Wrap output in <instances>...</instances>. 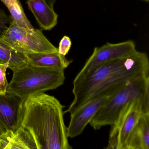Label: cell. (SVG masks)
<instances>
[{
	"instance_id": "8fae6325",
	"label": "cell",
	"mask_w": 149,
	"mask_h": 149,
	"mask_svg": "<svg viewBox=\"0 0 149 149\" xmlns=\"http://www.w3.org/2000/svg\"><path fill=\"white\" fill-rule=\"evenodd\" d=\"M125 149H149V113L140 116L128 137Z\"/></svg>"
},
{
	"instance_id": "d6986e66",
	"label": "cell",
	"mask_w": 149,
	"mask_h": 149,
	"mask_svg": "<svg viewBox=\"0 0 149 149\" xmlns=\"http://www.w3.org/2000/svg\"><path fill=\"white\" fill-rule=\"evenodd\" d=\"M7 130L0 124V139H3L7 134Z\"/></svg>"
},
{
	"instance_id": "3957f363",
	"label": "cell",
	"mask_w": 149,
	"mask_h": 149,
	"mask_svg": "<svg viewBox=\"0 0 149 149\" xmlns=\"http://www.w3.org/2000/svg\"><path fill=\"white\" fill-rule=\"evenodd\" d=\"M64 70L29 65L15 70L6 92L22 100L32 94L55 89L65 81Z\"/></svg>"
},
{
	"instance_id": "ba28073f",
	"label": "cell",
	"mask_w": 149,
	"mask_h": 149,
	"mask_svg": "<svg viewBox=\"0 0 149 149\" xmlns=\"http://www.w3.org/2000/svg\"><path fill=\"white\" fill-rule=\"evenodd\" d=\"M136 50V44L131 40L117 43L107 42L102 47H95L92 54L77 75L73 82L78 81L102 64L126 57Z\"/></svg>"
},
{
	"instance_id": "8992f818",
	"label": "cell",
	"mask_w": 149,
	"mask_h": 149,
	"mask_svg": "<svg viewBox=\"0 0 149 149\" xmlns=\"http://www.w3.org/2000/svg\"><path fill=\"white\" fill-rule=\"evenodd\" d=\"M149 113V97L129 103L111 125L107 149H125L126 142L140 116Z\"/></svg>"
},
{
	"instance_id": "7a4b0ae2",
	"label": "cell",
	"mask_w": 149,
	"mask_h": 149,
	"mask_svg": "<svg viewBox=\"0 0 149 149\" xmlns=\"http://www.w3.org/2000/svg\"><path fill=\"white\" fill-rule=\"evenodd\" d=\"M149 76L147 54L136 49L126 57L102 64L76 82H73L74 97L64 113L73 114L94 96L109 87Z\"/></svg>"
},
{
	"instance_id": "4fadbf2b",
	"label": "cell",
	"mask_w": 149,
	"mask_h": 149,
	"mask_svg": "<svg viewBox=\"0 0 149 149\" xmlns=\"http://www.w3.org/2000/svg\"><path fill=\"white\" fill-rule=\"evenodd\" d=\"M37 149L31 135L21 127L15 132H8L6 136L0 139V149Z\"/></svg>"
},
{
	"instance_id": "9a60e30c",
	"label": "cell",
	"mask_w": 149,
	"mask_h": 149,
	"mask_svg": "<svg viewBox=\"0 0 149 149\" xmlns=\"http://www.w3.org/2000/svg\"><path fill=\"white\" fill-rule=\"evenodd\" d=\"M7 7L11 14V19L18 26L28 29H34L26 16L19 0H1Z\"/></svg>"
},
{
	"instance_id": "6da1fadb",
	"label": "cell",
	"mask_w": 149,
	"mask_h": 149,
	"mask_svg": "<svg viewBox=\"0 0 149 149\" xmlns=\"http://www.w3.org/2000/svg\"><path fill=\"white\" fill-rule=\"evenodd\" d=\"M64 106L44 92L21 100L18 127L31 135L37 149H71L63 119Z\"/></svg>"
},
{
	"instance_id": "5bb4252c",
	"label": "cell",
	"mask_w": 149,
	"mask_h": 149,
	"mask_svg": "<svg viewBox=\"0 0 149 149\" xmlns=\"http://www.w3.org/2000/svg\"><path fill=\"white\" fill-rule=\"evenodd\" d=\"M0 61L3 63H8V68L13 71L28 65L25 54L13 50L1 42Z\"/></svg>"
},
{
	"instance_id": "9c48e42d",
	"label": "cell",
	"mask_w": 149,
	"mask_h": 149,
	"mask_svg": "<svg viewBox=\"0 0 149 149\" xmlns=\"http://www.w3.org/2000/svg\"><path fill=\"white\" fill-rule=\"evenodd\" d=\"M21 101L12 94H0V124L8 132H15L18 128Z\"/></svg>"
},
{
	"instance_id": "52a82bcc",
	"label": "cell",
	"mask_w": 149,
	"mask_h": 149,
	"mask_svg": "<svg viewBox=\"0 0 149 149\" xmlns=\"http://www.w3.org/2000/svg\"><path fill=\"white\" fill-rule=\"evenodd\" d=\"M129 82L118 84L107 88L92 97L71 114L70 122L67 127L68 138L75 137L81 134L101 107Z\"/></svg>"
},
{
	"instance_id": "ac0fdd59",
	"label": "cell",
	"mask_w": 149,
	"mask_h": 149,
	"mask_svg": "<svg viewBox=\"0 0 149 149\" xmlns=\"http://www.w3.org/2000/svg\"><path fill=\"white\" fill-rule=\"evenodd\" d=\"M11 17H8L5 13V11L0 9V36L5 32L11 23Z\"/></svg>"
},
{
	"instance_id": "7402d4cb",
	"label": "cell",
	"mask_w": 149,
	"mask_h": 149,
	"mask_svg": "<svg viewBox=\"0 0 149 149\" xmlns=\"http://www.w3.org/2000/svg\"><path fill=\"white\" fill-rule=\"evenodd\" d=\"M3 63L1 61H0V64H3Z\"/></svg>"
},
{
	"instance_id": "30bf717a",
	"label": "cell",
	"mask_w": 149,
	"mask_h": 149,
	"mask_svg": "<svg viewBox=\"0 0 149 149\" xmlns=\"http://www.w3.org/2000/svg\"><path fill=\"white\" fill-rule=\"evenodd\" d=\"M26 4L42 29L50 30L57 25L58 15L45 0H27Z\"/></svg>"
},
{
	"instance_id": "44dd1931",
	"label": "cell",
	"mask_w": 149,
	"mask_h": 149,
	"mask_svg": "<svg viewBox=\"0 0 149 149\" xmlns=\"http://www.w3.org/2000/svg\"><path fill=\"white\" fill-rule=\"evenodd\" d=\"M143 1H146V2H148L149 1V0H143Z\"/></svg>"
},
{
	"instance_id": "ffe728a7",
	"label": "cell",
	"mask_w": 149,
	"mask_h": 149,
	"mask_svg": "<svg viewBox=\"0 0 149 149\" xmlns=\"http://www.w3.org/2000/svg\"><path fill=\"white\" fill-rule=\"evenodd\" d=\"M45 1L49 6L54 8V5L56 0H45Z\"/></svg>"
},
{
	"instance_id": "5b68a950",
	"label": "cell",
	"mask_w": 149,
	"mask_h": 149,
	"mask_svg": "<svg viewBox=\"0 0 149 149\" xmlns=\"http://www.w3.org/2000/svg\"><path fill=\"white\" fill-rule=\"evenodd\" d=\"M0 42L23 54L58 52L40 29L28 30L11 21L6 30L0 36Z\"/></svg>"
},
{
	"instance_id": "7c38bea8",
	"label": "cell",
	"mask_w": 149,
	"mask_h": 149,
	"mask_svg": "<svg viewBox=\"0 0 149 149\" xmlns=\"http://www.w3.org/2000/svg\"><path fill=\"white\" fill-rule=\"evenodd\" d=\"M28 65L39 68H53L64 70L73 62L58 52L25 54Z\"/></svg>"
},
{
	"instance_id": "2e32d148",
	"label": "cell",
	"mask_w": 149,
	"mask_h": 149,
	"mask_svg": "<svg viewBox=\"0 0 149 149\" xmlns=\"http://www.w3.org/2000/svg\"><path fill=\"white\" fill-rule=\"evenodd\" d=\"M8 63L0 64V94H5L8 83L7 80L6 72L8 68Z\"/></svg>"
},
{
	"instance_id": "277c9868",
	"label": "cell",
	"mask_w": 149,
	"mask_h": 149,
	"mask_svg": "<svg viewBox=\"0 0 149 149\" xmlns=\"http://www.w3.org/2000/svg\"><path fill=\"white\" fill-rule=\"evenodd\" d=\"M149 97V76L130 81L101 107L89 124L95 130L112 125L129 103L137 98Z\"/></svg>"
},
{
	"instance_id": "e0dca14e",
	"label": "cell",
	"mask_w": 149,
	"mask_h": 149,
	"mask_svg": "<svg viewBox=\"0 0 149 149\" xmlns=\"http://www.w3.org/2000/svg\"><path fill=\"white\" fill-rule=\"evenodd\" d=\"M72 45V42L69 37L67 36H63L59 43L58 52L63 56H66L69 52Z\"/></svg>"
}]
</instances>
